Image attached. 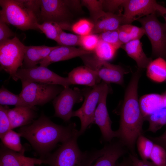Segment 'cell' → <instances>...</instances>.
Wrapping results in <instances>:
<instances>
[{
  "instance_id": "cell-1",
  "label": "cell",
  "mask_w": 166,
  "mask_h": 166,
  "mask_svg": "<svg viewBox=\"0 0 166 166\" xmlns=\"http://www.w3.org/2000/svg\"><path fill=\"white\" fill-rule=\"evenodd\" d=\"M18 132L44 160L58 143H62L75 135L79 136L75 123L67 126L58 125L43 114L31 123L21 127Z\"/></svg>"
},
{
  "instance_id": "cell-2",
  "label": "cell",
  "mask_w": 166,
  "mask_h": 166,
  "mask_svg": "<svg viewBox=\"0 0 166 166\" xmlns=\"http://www.w3.org/2000/svg\"><path fill=\"white\" fill-rule=\"evenodd\" d=\"M141 72L137 69L133 74L125 90L119 112V127L116 131L118 139L131 153L136 155V141L140 136L143 134V125L145 121L138 96V84Z\"/></svg>"
},
{
  "instance_id": "cell-3",
  "label": "cell",
  "mask_w": 166,
  "mask_h": 166,
  "mask_svg": "<svg viewBox=\"0 0 166 166\" xmlns=\"http://www.w3.org/2000/svg\"><path fill=\"white\" fill-rule=\"evenodd\" d=\"M40 0H0V20L22 30H37Z\"/></svg>"
},
{
  "instance_id": "cell-4",
  "label": "cell",
  "mask_w": 166,
  "mask_h": 166,
  "mask_svg": "<svg viewBox=\"0 0 166 166\" xmlns=\"http://www.w3.org/2000/svg\"><path fill=\"white\" fill-rule=\"evenodd\" d=\"M80 2L75 0H41L39 24L49 22L62 28L71 24L73 12L80 9Z\"/></svg>"
},
{
  "instance_id": "cell-5",
  "label": "cell",
  "mask_w": 166,
  "mask_h": 166,
  "mask_svg": "<svg viewBox=\"0 0 166 166\" xmlns=\"http://www.w3.org/2000/svg\"><path fill=\"white\" fill-rule=\"evenodd\" d=\"M22 90L19 94L29 106L34 108L43 105L53 100L64 89L58 85L40 84L25 80H21Z\"/></svg>"
},
{
  "instance_id": "cell-6",
  "label": "cell",
  "mask_w": 166,
  "mask_h": 166,
  "mask_svg": "<svg viewBox=\"0 0 166 166\" xmlns=\"http://www.w3.org/2000/svg\"><path fill=\"white\" fill-rule=\"evenodd\" d=\"M77 135L62 143L44 160L49 166H81L87 151L82 152L77 142Z\"/></svg>"
},
{
  "instance_id": "cell-7",
  "label": "cell",
  "mask_w": 166,
  "mask_h": 166,
  "mask_svg": "<svg viewBox=\"0 0 166 166\" xmlns=\"http://www.w3.org/2000/svg\"><path fill=\"white\" fill-rule=\"evenodd\" d=\"M94 53L80 57L85 65L94 71L103 81L123 85L124 75L129 72L120 65L101 59Z\"/></svg>"
},
{
  "instance_id": "cell-8",
  "label": "cell",
  "mask_w": 166,
  "mask_h": 166,
  "mask_svg": "<svg viewBox=\"0 0 166 166\" xmlns=\"http://www.w3.org/2000/svg\"><path fill=\"white\" fill-rule=\"evenodd\" d=\"M26 46L16 36L0 43L1 69L12 79L22 66Z\"/></svg>"
},
{
  "instance_id": "cell-9",
  "label": "cell",
  "mask_w": 166,
  "mask_h": 166,
  "mask_svg": "<svg viewBox=\"0 0 166 166\" xmlns=\"http://www.w3.org/2000/svg\"><path fill=\"white\" fill-rule=\"evenodd\" d=\"M128 151L119 139L112 140L100 149L87 151L81 166H116L118 159Z\"/></svg>"
},
{
  "instance_id": "cell-10",
  "label": "cell",
  "mask_w": 166,
  "mask_h": 166,
  "mask_svg": "<svg viewBox=\"0 0 166 166\" xmlns=\"http://www.w3.org/2000/svg\"><path fill=\"white\" fill-rule=\"evenodd\" d=\"M142 25L152 45L153 56L166 58V25L160 22L155 13L137 20Z\"/></svg>"
},
{
  "instance_id": "cell-11",
  "label": "cell",
  "mask_w": 166,
  "mask_h": 166,
  "mask_svg": "<svg viewBox=\"0 0 166 166\" xmlns=\"http://www.w3.org/2000/svg\"><path fill=\"white\" fill-rule=\"evenodd\" d=\"M108 84L102 81L86 91L83 92L84 98L81 106L73 111L72 117H77L80 120L81 128L79 136L82 135L93 124L94 114L101 97Z\"/></svg>"
},
{
  "instance_id": "cell-12",
  "label": "cell",
  "mask_w": 166,
  "mask_h": 166,
  "mask_svg": "<svg viewBox=\"0 0 166 166\" xmlns=\"http://www.w3.org/2000/svg\"><path fill=\"white\" fill-rule=\"evenodd\" d=\"M13 79L25 80L40 84L58 85L64 88L71 85L67 77L57 74L46 67L37 65L29 68H19Z\"/></svg>"
},
{
  "instance_id": "cell-13",
  "label": "cell",
  "mask_w": 166,
  "mask_h": 166,
  "mask_svg": "<svg viewBox=\"0 0 166 166\" xmlns=\"http://www.w3.org/2000/svg\"><path fill=\"white\" fill-rule=\"evenodd\" d=\"M84 97L83 91L78 88H64L53 100L54 116L61 119L65 122L69 121L72 117L74 105L82 101Z\"/></svg>"
},
{
  "instance_id": "cell-14",
  "label": "cell",
  "mask_w": 166,
  "mask_h": 166,
  "mask_svg": "<svg viewBox=\"0 0 166 166\" xmlns=\"http://www.w3.org/2000/svg\"><path fill=\"white\" fill-rule=\"evenodd\" d=\"M123 24H131L135 20L152 14H159L163 6L153 0H125L122 4Z\"/></svg>"
},
{
  "instance_id": "cell-15",
  "label": "cell",
  "mask_w": 166,
  "mask_h": 166,
  "mask_svg": "<svg viewBox=\"0 0 166 166\" xmlns=\"http://www.w3.org/2000/svg\"><path fill=\"white\" fill-rule=\"evenodd\" d=\"M109 84L106 85L100 98L95 111L93 122V124H96L100 128L101 133V141L108 143L117 136L116 131L112 129V122L107 107V97L111 91Z\"/></svg>"
},
{
  "instance_id": "cell-16",
  "label": "cell",
  "mask_w": 166,
  "mask_h": 166,
  "mask_svg": "<svg viewBox=\"0 0 166 166\" xmlns=\"http://www.w3.org/2000/svg\"><path fill=\"white\" fill-rule=\"evenodd\" d=\"M45 164L40 158L26 156L24 154L10 150L2 144L0 150V166H28Z\"/></svg>"
},
{
  "instance_id": "cell-17",
  "label": "cell",
  "mask_w": 166,
  "mask_h": 166,
  "mask_svg": "<svg viewBox=\"0 0 166 166\" xmlns=\"http://www.w3.org/2000/svg\"><path fill=\"white\" fill-rule=\"evenodd\" d=\"M94 52L89 51L82 48L74 46L57 45L40 63V65L47 67L52 63L69 60L90 53Z\"/></svg>"
},
{
  "instance_id": "cell-18",
  "label": "cell",
  "mask_w": 166,
  "mask_h": 166,
  "mask_svg": "<svg viewBox=\"0 0 166 166\" xmlns=\"http://www.w3.org/2000/svg\"><path fill=\"white\" fill-rule=\"evenodd\" d=\"M35 107L26 106H15L7 109L11 129L31 123L37 117Z\"/></svg>"
},
{
  "instance_id": "cell-19",
  "label": "cell",
  "mask_w": 166,
  "mask_h": 166,
  "mask_svg": "<svg viewBox=\"0 0 166 166\" xmlns=\"http://www.w3.org/2000/svg\"><path fill=\"white\" fill-rule=\"evenodd\" d=\"M71 85H78L93 87L101 83V80L92 70L84 66L73 69L68 74Z\"/></svg>"
},
{
  "instance_id": "cell-20",
  "label": "cell",
  "mask_w": 166,
  "mask_h": 166,
  "mask_svg": "<svg viewBox=\"0 0 166 166\" xmlns=\"http://www.w3.org/2000/svg\"><path fill=\"white\" fill-rule=\"evenodd\" d=\"M57 46L45 45L26 46L22 68H30L40 64Z\"/></svg>"
},
{
  "instance_id": "cell-21",
  "label": "cell",
  "mask_w": 166,
  "mask_h": 166,
  "mask_svg": "<svg viewBox=\"0 0 166 166\" xmlns=\"http://www.w3.org/2000/svg\"><path fill=\"white\" fill-rule=\"evenodd\" d=\"M94 27L91 34H101L118 29L123 24L121 15L105 12L93 22Z\"/></svg>"
},
{
  "instance_id": "cell-22",
  "label": "cell",
  "mask_w": 166,
  "mask_h": 166,
  "mask_svg": "<svg viewBox=\"0 0 166 166\" xmlns=\"http://www.w3.org/2000/svg\"><path fill=\"white\" fill-rule=\"evenodd\" d=\"M128 56L136 62L138 69L142 70L146 69L152 60L148 57L144 52L140 40H132L123 45L121 47Z\"/></svg>"
},
{
  "instance_id": "cell-23",
  "label": "cell",
  "mask_w": 166,
  "mask_h": 166,
  "mask_svg": "<svg viewBox=\"0 0 166 166\" xmlns=\"http://www.w3.org/2000/svg\"><path fill=\"white\" fill-rule=\"evenodd\" d=\"M164 99L163 94H149L140 97L139 102L144 120L147 117L165 105Z\"/></svg>"
},
{
  "instance_id": "cell-24",
  "label": "cell",
  "mask_w": 166,
  "mask_h": 166,
  "mask_svg": "<svg viewBox=\"0 0 166 166\" xmlns=\"http://www.w3.org/2000/svg\"><path fill=\"white\" fill-rule=\"evenodd\" d=\"M147 77L152 81L161 83L166 81V61L162 57L152 60L147 66Z\"/></svg>"
},
{
  "instance_id": "cell-25",
  "label": "cell",
  "mask_w": 166,
  "mask_h": 166,
  "mask_svg": "<svg viewBox=\"0 0 166 166\" xmlns=\"http://www.w3.org/2000/svg\"><path fill=\"white\" fill-rule=\"evenodd\" d=\"M20 134L10 129L0 137L2 144L8 148L24 154L25 149L21 144Z\"/></svg>"
},
{
  "instance_id": "cell-26",
  "label": "cell",
  "mask_w": 166,
  "mask_h": 166,
  "mask_svg": "<svg viewBox=\"0 0 166 166\" xmlns=\"http://www.w3.org/2000/svg\"><path fill=\"white\" fill-rule=\"evenodd\" d=\"M165 106L146 118L149 121L148 131L155 132L164 125H166V95H164Z\"/></svg>"
},
{
  "instance_id": "cell-27",
  "label": "cell",
  "mask_w": 166,
  "mask_h": 166,
  "mask_svg": "<svg viewBox=\"0 0 166 166\" xmlns=\"http://www.w3.org/2000/svg\"><path fill=\"white\" fill-rule=\"evenodd\" d=\"M0 104L2 105H12L15 106H22L29 107L23 101L19 95L14 94L3 86L0 89Z\"/></svg>"
},
{
  "instance_id": "cell-28",
  "label": "cell",
  "mask_w": 166,
  "mask_h": 166,
  "mask_svg": "<svg viewBox=\"0 0 166 166\" xmlns=\"http://www.w3.org/2000/svg\"><path fill=\"white\" fill-rule=\"evenodd\" d=\"M117 50L112 45L100 40L94 53L99 58L108 61L114 58Z\"/></svg>"
},
{
  "instance_id": "cell-29",
  "label": "cell",
  "mask_w": 166,
  "mask_h": 166,
  "mask_svg": "<svg viewBox=\"0 0 166 166\" xmlns=\"http://www.w3.org/2000/svg\"><path fill=\"white\" fill-rule=\"evenodd\" d=\"M136 144L138 151L142 160H148L149 159L154 144V142L142 134L138 137Z\"/></svg>"
},
{
  "instance_id": "cell-30",
  "label": "cell",
  "mask_w": 166,
  "mask_h": 166,
  "mask_svg": "<svg viewBox=\"0 0 166 166\" xmlns=\"http://www.w3.org/2000/svg\"><path fill=\"white\" fill-rule=\"evenodd\" d=\"M93 22L85 19H81L73 25H71L67 29L81 36H85L91 34L94 27Z\"/></svg>"
},
{
  "instance_id": "cell-31",
  "label": "cell",
  "mask_w": 166,
  "mask_h": 166,
  "mask_svg": "<svg viewBox=\"0 0 166 166\" xmlns=\"http://www.w3.org/2000/svg\"><path fill=\"white\" fill-rule=\"evenodd\" d=\"M37 29L41 30L49 39L57 42L59 30L61 28L57 23L45 22L37 24Z\"/></svg>"
},
{
  "instance_id": "cell-32",
  "label": "cell",
  "mask_w": 166,
  "mask_h": 166,
  "mask_svg": "<svg viewBox=\"0 0 166 166\" xmlns=\"http://www.w3.org/2000/svg\"><path fill=\"white\" fill-rule=\"evenodd\" d=\"M81 36L64 31L61 28L60 29L57 41L60 45L74 46L80 45Z\"/></svg>"
},
{
  "instance_id": "cell-33",
  "label": "cell",
  "mask_w": 166,
  "mask_h": 166,
  "mask_svg": "<svg viewBox=\"0 0 166 166\" xmlns=\"http://www.w3.org/2000/svg\"><path fill=\"white\" fill-rule=\"evenodd\" d=\"M81 4L88 9L93 22L105 12L103 10V0H83Z\"/></svg>"
},
{
  "instance_id": "cell-34",
  "label": "cell",
  "mask_w": 166,
  "mask_h": 166,
  "mask_svg": "<svg viewBox=\"0 0 166 166\" xmlns=\"http://www.w3.org/2000/svg\"><path fill=\"white\" fill-rule=\"evenodd\" d=\"M149 159L156 166H165L166 151L161 146L154 144Z\"/></svg>"
},
{
  "instance_id": "cell-35",
  "label": "cell",
  "mask_w": 166,
  "mask_h": 166,
  "mask_svg": "<svg viewBox=\"0 0 166 166\" xmlns=\"http://www.w3.org/2000/svg\"><path fill=\"white\" fill-rule=\"evenodd\" d=\"M99 37L100 40L112 45L117 49L123 45L119 40L118 29L101 33Z\"/></svg>"
},
{
  "instance_id": "cell-36",
  "label": "cell",
  "mask_w": 166,
  "mask_h": 166,
  "mask_svg": "<svg viewBox=\"0 0 166 166\" xmlns=\"http://www.w3.org/2000/svg\"><path fill=\"white\" fill-rule=\"evenodd\" d=\"M99 41V36L95 34H90L81 36L80 46L86 50L94 52Z\"/></svg>"
},
{
  "instance_id": "cell-37",
  "label": "cell",
  "mask_w": 166,
  "mask_h": 166,
  "mask_svg": "<svg viewBox=\"0 0 166 166\" xmlns=\"http://www.w3.org/2000/svg\"><path fill=\"white\" fill-rule=\"evenodd\" d=\"M8 109L2 105H0V137L11 129L7 112Z\"/></svg>"
},
{
  "instance_id": "cell-38",
  "label": "cell",
  "mask_w": 166,
  "mask_h": 166,
  "mask_svg": "<svg viewBox=\"0 0 166 166\" xmlns=\"http://www.w3.org/2000/svg\"><path fill=\"white\" fill-rule=\"evenodd\" d=\"M120 27L127 32L132 40H140L145 34V31L142 27H139L131 24H124Z\"/></svg>"
},
{
  "instance_id": "cell-39",
  "label": "cell",
  "mask_w": 166,
  "mask_h": 166,
  "mask_svg": "<svg viewBox=\"0 0 166 166\" xmlns=\"http://www.w3.org/2000/svg\"><path fill=\"white\" fill-rule=\"evenodd\" d=\"M15 34L9 28L7 24L0 20V43L10 39L12 36H16Z\"/></svg>"
},
{
  "instance_id": "cell-40",
  "label": "cell",
  "mask_w": 166,
  "mask_h": 166,
  "mask_svg": "<svg viewBox=\"0 0 166 166\" xmlns=\"http://www.w3.org/2000/svg\"><path fill=\"white\" fill-rule=\"evenodd\" d=\"M124 0H103V7H105L109 11L108 12H113L122 6Z\"/></svg>"
},
{
  "instance_id": "cell-41",
  "label": "cell",
  "mask_w": 166,
  "mask_h": 166,
  "mask_svg": "<svg viewBox=\"0 0 166 166\" xmlns=\"http://www.w3.org/2000/svg\"><path fill=\"white\" fill-rule=\"evenodd\" d=\"M129 157L131 160L132 166H156L152 162L140 160L136 155L129 153Z\"/></svg>"
},
{
  "instance_id": "cell-42",
  "label": "cell",
  "mask_w": 166,
  "mask_h": 166,
  "mask_svg": "<svg viewBox=\"0 0 166 166\" xmlns=\"http://www.w3.org/2000/svg\"><path fill=\"white\" fill-rule=\"evenodd\" d=\"M148 138L154 144H157L164 148L166 151V129L161 135L155 137L148 136Z\"/></svg>"
},
{
  "instance_id": "cell-43",
  "label": "cell",
  "mask_w": 166,
  "mask_h": 166,
  "mask_svg": "<svg viewBox=\"0 0 166 166\" xmlns=\"http://www.w3.org/2000/svg\"><path fill=\"white\" fill-rule=\"evenodd\" d=\"M118 30L119 40L123 45L132 40L130 35L126 31L120 27Z\"/></svg>"
},
{
  "instance_id": "cell-44",
  "label": "cell",
  "mask_w": 166,
  "mask_h": 166,
  "mask_svg": "<svg viewBox=\"0 0 166 166\" xmlns=\"http://www.w3.org/2000/svg\"><path fill=\"white\" fill-rule=\"evenodd\" d=\"M131 160L128 157V158H124L123 160L120 163H117L116 166H132Z\"/></svg>"
},
{
  "instance_id": "cell-45",
  "label": "cell",
  "mask_w": 166,
  "mask_h": 166,
  "mask_svg": "<svg viewBox=\"0 0 166 166\" xmlns=\"http://www.w3.org/2000/svg\"><path fill=\"white\" fill-rule=\"evenodd\" d=\"M161 16H162L164 18L165 21V24L166 25V8H165Z\"/></svg>"
},
{
  "instance_id": "cell-46",
  "label": "cell",
  "mask_w": 166,
  "mask_h": 166,
  "mask_svg": "<svg viewBox=\"0 0 166 166\" xmlns=\"http://www.w3.org/2000/svg\"><path fill=\"white\" fill-rule=\"evenodd\" d=\"M28 166H35V165H28Z\"/></svg>"
},
{
  "instance_id": "cell-47",
  "label": "cell",
  "mask_w": 166,
  "mask_h": 166,
  "mask_svg": "<svg viewBox=\"0 0 166 166\" xmlns=\"http://www.w3.org/2000/svg\"><path fill=\"white\" fill-rule=\"evenodd\" d=\"M164 94H166V91L164 93Z\"/></svg>"
},
{
  "instance_id": "cell-48",
  "label": "cell",
  "mask_w": 166,
  "mask_h": 166,
  "mask_svg": "<svg viewBox=\"0 0 166 166\" xmlns=\"http://www.w3.org/2000/svg\"><path fill=\"white\" fill-rule=\"evenodd\" d=\"M165 166H166V165Z\"/></svg>"
}]
</instances>
